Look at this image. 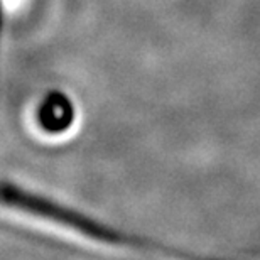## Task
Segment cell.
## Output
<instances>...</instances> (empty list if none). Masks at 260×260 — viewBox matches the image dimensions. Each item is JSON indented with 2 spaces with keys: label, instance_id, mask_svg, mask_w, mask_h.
<instances>
[{
  "label": "cell",
  "instance_id": "cell-1",
  "mask_svg": "<svg viewBox=\"0 0 260 260\" xmlns=\"http://www.w3.org/2000/svg\"><path fill=\"white\" fill-rule=\"evenodd\" d=\"M2 196H4L5 205L17 208V210H22L25 213H30V215L51 220L61 226H66V228H70V230L78 232L80 235L93 238V240H96V242L115 243V245H135V247L147 245V242L123 235V233H120L118 230H113L110 226L102 225V223L91 220V218L85 216L80 211L66 208L63 205H59V203L48 200V198H44V196L32 194V193H29V191L20 189L10 183L4 184Z\"/></svg>",
  "mask_w": 260,
  "mask_h": 260
},
{
  "label": "cell",
  "instance_id": "cell-2",
  "mask_svg": "<svg viewBox=\"0 0 260 260\" xmlns=\"http://www.w3.org/2000/svg\"><path fill=\"white\" fill-rule=\"evenodd\" d=\"M39 127L49 134H61L71 127L75 118V108L70 98L59 91H53L41 102L36 112Z\"/></svg>",
  "mask_w": 260,
  "mask_h": 260
}]
</instances>
